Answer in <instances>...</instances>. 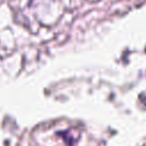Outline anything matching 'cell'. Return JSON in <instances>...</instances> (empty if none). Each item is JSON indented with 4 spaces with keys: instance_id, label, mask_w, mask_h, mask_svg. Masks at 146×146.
<instances>
[{
    "instance_id": "obj_1",
    "label": "cell",
    "mask_w": 146,
    "mask_h": 146,
    "mask_svg": "<svg viewBox=\"0 0 146 146\" xmlns=\"http://www.w3.org/2000/svg\"><path fill=\"white\" fill-rule=\"evenodd\" d=\"M58 136L63 139L66 146H75L80 139V130L76 128H70L64 131H59Z\"/></svg>"
}]
</instances>
